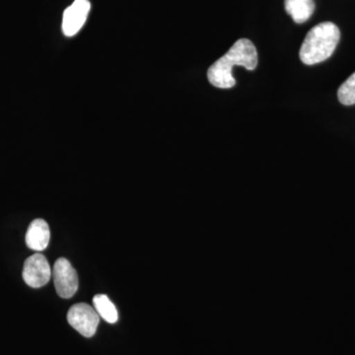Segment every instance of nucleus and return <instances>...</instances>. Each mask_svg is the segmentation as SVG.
Segmentation results:
<instances>
[{
  "label": "nucleus",
  "instance_id": "f257e3e1",
  "mask_svg": "<svg viewBox=\"0 0 355 355\" xmlns=\"http://www.w3.org/2000/svg\"><path fill=\"white\" fill-rule=\"evenodd\" d=\"M258 65V53L256 46L250 40L240 39L223 57L216 60L207 71L209 83L214 87L232 88L236 84L232 76L234 67H243L254 70Z\"/></svg>",
  "mask_w": 355,
  "mask_h": 355
},
{
  "label": "nucleus",
  "instance_id": "f03ea898",
  "mask_svg": "<svg viewBox=\"0 0 355 355\" xmlns=\"http://www.w3.org/2000/svg\"><path fill=\"white\" fill-rule=\"evenodd\" d=\"M340 39L338 26L331 22L320 23L306 35L299 51L301 62L307 65L320 64L333 55Z\"/></svg>",
  "mask_w": 355,
  "mask_h": 355
},
{
  "label": "nucleus",
  "instance_id": "7ed1b4c3",
  "mask_svg": "<svg viewBox=\"0 0 355 355\" xmlns=\"http://www.w3.org/2000/svg\"><path fill=\"white\" fill-rule=\"evenodd\" d=\"M67 321L79 334L86 338H91L97 331L100 316L92 306L78 303L70 308L67 313Z\"/></svg>",
  "mask_w": 355,
  "mask_h": 355
},
{
  "label": "nucleus",
  "instance_id": "20e7f679",
  "mask_svg": "<svg viewBox=\"0 0 355 355\" xmlns=\"http://www.w3.org/2000/svg\"><path fill=\"white\" fill-rule=\"evenodd\" d=\"M51 275L60 297L69 299L76 293L78 289V275L67 259L60 258L55 261Z\"/></svg>",
  "mask_w": 355,
  "mask_h": 355
},
{
  "label": "nucleus",
  "instance_id": "39448f33",
  "mask_svg": "<svg viewBox=\"0 0 355 355\" xmlns=\"http://www.w3.org/2000/svg\"><path fill=\"white\" fill-rule=\"evenodd\" d=\"M23 279L30 287L39 288L46 286L51 277V268L46 257L35 254L25 261Z\"/></svg>",
  "mask_w": 355,
  "mask_h": 355
},
{
  "label": "nucleus",
  "instance_id": "423d86ee",
  "mask_svg": "<svg viewBox=\"0 0 355 355\" xmlns=\"http://www.w3.org/2000/svg\"><path fill=\"white\" fill-rule=\"evenodd\" d=\"M91 4L89 0H76L65 9L62 17V32L67 37L76 36L87 20Z\"/></svg>",
  "mask_w": 355,
  "mask_h": 355
},
{
  "label": "nucleus",
  "instance_id": "0eeeda50",
  "mask_svg": "<svg viewBox=\"0 0 355 355\" xmlns=\"http://www.w3.org/2000/svg\"><path fill=\"white\" fill-rule=\"evenodd\" d=\"M51 231L49 224L44 219H35L26 233V244L34 251H44L50 242Z\"/></svg>",
  "mask_w": 355,
  "mask_h": 355
},
{
  "label": "nucleus",
  "instance_id": "6e6552de",
  "mask_svg": "<svg viewBox=\"0 0 355 355\" xmlns=\"http://www.w3.org/2000/svg\"><path fill=\"white\" fill-rule=\"evenodd\" d=\"M284 7L286 12L297 24L306 22L315 10L313 0H284Z\"/></svg>",
  "mask_w": 355,
  "mask_h": 355
},
{
  "label": "nucleus",
  "instance_id": "1a4fd4ad",
  "mask_svg": "<svg viewBox=\"0 0 355 355\" xmlns=\"http://www.w3.org/2000/svg\"><path fill=\"white\" fill-rule=\"evenodd\" d=\"M93 305L98 315L105 321L110 324H114L118 322V310L114 303L110 300L108 296L105 294H98L93 298Z\"/></svg>",
  "mask_w": 355,
  "mask_h": 355
},
{
  "label": "nucleus",
  "instance_id": "9d476101",
  "mask_svg": "<svg viewBox=\"0 0 355 355\" xmlns=\"http://www.w3.org/2000/svg\"><path fill=\"white\" fill-rule=\"evenodd\" d=\"M338 98L345 106H352L355 104V72L340 86Z\"/></svg>",
  "mask_w": 355,
  "mask_h": 355
}]
</instances>
